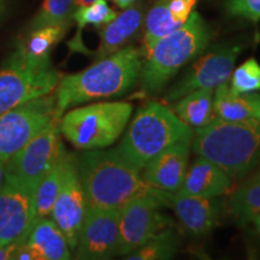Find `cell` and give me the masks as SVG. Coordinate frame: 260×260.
I'll list each match as a JSON object with an SVG mask.
<instances>
[{
    "label": "cell",
    "mask_w": 260,
    "mask_h": 260,
    "mask_svg": "<svg viewBox=\"0 0 260 260\" xmlns=\"http://www.w3.org/2000/svg\"><path fill=\"white\" fill-rule=\"evenodd\" d=\"M144 24V42L140 47L144 57L151 51L155 42L182 25L172 17L169 10V0H155L153 6L148 10Z\"/></svg>",
    "instance_id": "22"
},
{
    "label": "cell",
    "mask_w": 260,
    "mask_h": 260,
    "mask_svg": "<svg viewBox=\"0 0 260 260\" xmlns=\"http://www.w3.org/2000/svg\"><path fill=\"white\" fill-rule=\"evenodd\" d=\"M0 247H2V246H0Z\"/></svg>",
    "instance_id": "38"
},
{
    "label": "cell",
    "mask_w": 260,
    "mask_h": 260,
    "mask_svg": "<svg viewBox=\"0 0 260 260\" xmlns=\"http://www.w3.org/2000/svg\"><path fill=\"white\" fill-rule=\"evenodd\" d=\"M132 112L133 104L125 102L90 104L60 117L59 129L75 148H106L124 132Z\"/></svg>",
    "instance_id": "6"
},
{
    "label": "cell",
    "mask_w": 260,
    "mask_h": 260,
    "mask_svg": "<svg viewBox=\"0 0 260 260\" xmlns=\"http://www.w3.org/2000/svg\"><path fill=\"white\" fill-rule=\"evenodd\" d=\"M233 180L209 159L199 157L190 168L178 194L200 198H218L232 189Z\"/></svg>",
    "instance_id": "17"
},
{
    "label": "cell",
    "mask_w": 260,
    "mask_h": 260,
    "mask_svg": "<svg viewBox=\"0 0 260 260\" xmlns=\"http://www.w3.org/2000/svg\"><path fill=\"white\" fill-rule=\"evenodd\" d=\"M5 162L0 161V186H2L5 178Z\"/></svg>",
    "instance_id": "34"
},
{
    "label": "cell",
    "mask_w": 260,
    "mask_h": 260,
    "mask_svg": "<svg viewBox=\"0 0 260 260\" xmlns=\"http://www.w3.org/2000/svg\"><path fill=\"white\" fill-rule=\"evenodd\" d=\"M50 60H37L19 44L0 69V115L37 98L48 95L61 80Z\"/></svg>",
    "instance_id": "7"
},
{
    "label": "cell",
    "mask_w": 260,
    "mask_h": 260,
    "mask_svg": "<svg viewBox=\"0 0 260 260\" xmlns=\"http://www.w3.org/2000/svg\"><path fill=\"white\" fill-rule=\"evenodd\" d=\"M255 174H256V175H259V176H260V169H259V170H258V171H256V172H255Z\"/></svg>",
    "instance_id": "36"
},
{
    "label": "cell",
    "mask_w": 260,
    "mask_h": 260,
    "mask_svg": "<svg viewBox=\"0 0 260 260\" xmlns=\"http://www.w3.org/2000/svg\"><path fill=\"white\" fill-rule=\"evenodd\" d=\"M162 207L167 206L157 199L140 198L119 210V255H128L172 228L170 220L160 212Z\"/></svg>",
    "instance_id": "12"
},
{
    "label": "cell",
    "mask_w": 260,
    "mask_h": 260,
    "mask_svg": "<svg viewBox=\"0 0 260 260\" xmlns=\"http://www.w3.org/2000/svg\"><path fill=\"white\" fill-rule=\"evenodd\" d=\"M75 10V0H44L30 23L31 30L69 22Z\"/></svg>",
    "instance_id": "27"
},
{
    "label": "cell",
    "mask_w": 260,
    "mask_h": 260,
    "mask_svg": "<svg viewBox=\"0 0 260 260\" xmlns=\"http://www.w3.org/2000/svg\"><path fill=\"white\" fill-rule=\"evenodd\" d=\"M213 96L214 89L194 90L175 102L172 111L190 129L203 128L216 117Z\"/></svg>",
    "instance_id": "21"
},
{
    "label": "cell",
    "mask_w": 260,
    "mask_h": 260,
    "mask_svg": "<svg viewBox=\"0 0 260 260\" xmlns=\"http://www.w3.org/2000/svg\"><path fill=\"white\" fill-rule=\"evenodd\" d=\"M75 249L81 260H106L119 255V210L86 207Z\"/></svg>",
    "instance_id": "13"
},
{
    "label": "cell",
    "mask_w": 260,
    "mask_h": 260,
    "mask_svg": "<svg viewBox=\"0 0 260 260\" xmlns=\"http://www.w3.org/2000/svg\"><path fill=\"white\" fill-rule=\"evenodd\" d=\"M117 16L116 11L106 3V0H95L88 5L79 6L74 10L71 17L79 27V32L87 25L102 27L111 22Z\"/></svg>",
    "instance_id": "28"
},
{
    "label": "cell",
    "mask_w": 260,
    "mask_h": 260,
    "mask_svg": "<svg viewBox=\"0 0 260 260\" xmlns=\"http://www.w3.org/2000/svg\"><path fill=\"white\" fill-rule=\"evenodd\" d=\"M245 220H248V222L254 226L255 233L260 236V214H252V216L247 217Z\"/></svg>",
    "instance_id": "32"
},
{
    "label": "cell",
    "mask_w": 260,
    "mask_h": 260,
    "mask_svg": "<svg viewBox=\"0 0 260 260\" xmlns=\"http://www.w3.org/2000/svg\"><path fill=\"white\" fill-rule=\"evenodd\" d=\"M56 116V95L32 99L0 115V161L8 162Z\"/></svg>",
    "instance_id": "8"
},
{
    "label": "cell",
    "mask_w": 260,
    "mask_h": 260,
    "mask_svg": "<svg viewBox=\"0 0 260 260\" xmlns=\"http://www.w3.org/2000/svg\"><path fill=\"white\" fill-rule=\"evenodd\" d=\"M191 140H182L160 152L141 171L151 187L175 194L181 189L188 170Z\"/></svg>",
    "instance_id": "15"
},
{
    "label": "cell",
    "mask_w": 260,
    "mask_h": 260,
    "mask_svg": "<svg viewBox=\"0 0 260 260\" xmlns=\"http://www.w3.org/2000/svg\"><path fill=\"white\" fill-rule=\"evenodd\" d=\"M95 2V0H75V9L79 8V6H84L88 5L90 3Z\"/></svg>",
    "instance_id": "35"
},
{
    "label": "cell",
    "mask_w": 260,
    "mask_h": 260,
    "mask_svg": "<svg viewBox=\"0 0 260 260\" xmlns=\"http://www.w3.org/2000/svg\"><path fill=\"white\" fill-rule=\"evenodd\" d=\"M37 252L39 260H68L71 249L64 234L53 219H39L31 228L27 241Z\"/></svg>",
    "instance_id": "20"
},
{
    "label": "cell",
    "mask_w": 260,
    "mask_h": 260,
    "mask_svg": "<svg viewBox=\"0 0 260 260\" xmlns=\"http://www.w3.org/2000/svg\"><path fill=\"white\" fill-rule=\"evenodd\" d=\"M115 4L118 6V8L121 9H126L129 8V6H132L134 3L136 2V0H112Z\"/></svg>",
    "instance_id": "33"
},
{
    "label": "cell",
    "mask_w": 260,
    "mask_h": 260,
    "mask_svg": "<svg viewBox=\"0 0 260 260\" xmlns=\"http://www.w3.org/2000/svg\"><path fill=\"white\" fill-rule=\"evenodd\" d=\"M0 10H2V0H0Z\"/></svg>",
    "instance_id": "37"
},
{
    "label": "cell",
    "mask_w": 260,
    "mask_h": 260,
    "mask_svg": "<svg viewBox=\"0 0 260 260\" xmlns=\"http://www.w3.org/2000/svg\"><path fill=\"white\" fill-rule=\"evenodd\" d=\"M142 63L141 48L128 45L81 73L61 77L57 86L56 116L60 119L70 107L129 92L138 82Z\"/></svg>",
    "instance_id": "2"
},
{
    "label": "cell",
    "mask_w": 260,
    "mask_h": 260,
    "mask_svg": "<svg viewBox=\"0 0 260 260\" xmlns=\"http://www.w3.org/2000/svg\"><path fill=\"white\" fill-rule=\"evenodd\" d=\"M86 207L121 210L140 198H152L170 207L171 195L151 187L141 171L129 164L117 149H89L77 160Z\"/></svg>",
    "instance_id": "1"
},
{
    "label": "cell",
    "mask_w": 260,
    "mask_h": 260,
    "mask_svg": "<svg viewBox=\"0 0 260 260\" xmlns=\"http://www.w3.org/2000/svg\"><path fill=\"white\" fill-rule=\"evenodd\" d=\"M59 133V118H53L9 159L5 174L21 178L38 188L40 181L53 168L65 149Z\"/></svg>",
    "instance_id": "10"
},
{
    "label": "cell",
    "mask_w": 260,
    "mask_h": 260,
    "mask_svg": "<svg viewBox=\"0 0 260 260\" xmlns=\"http://www.w3.org/2000/svg\"><path fill=\"white\" fill-rule=\"evenodd\" d=\"M37 187L6 175L0 186V246L27 241L35 223Z\"/></svg>",
    "instance_id": "9"
},
{
    "label": "cell",
    "mask_w": 260,
    "mask_h": 260,
    "mask_svg": "<svg viewBox=\"0 0 260 260\" xmlns=\"http://www.w3.org/2000/svg\"><path fill=\"white\" fill-rule=\"evenodd\" d=\"M68 28H69V22L31 30L27 44H24L28 56L37 60H50L52 48L64 38Z\"/></svg>",
    "instance_id": "24"
},
{
    "label": "cell",
    "mask_w": 260,
    "mask_h": 260,
    "mask_svg": "<svg viewBox=\"0 0 260 260\" xmlns=\"http://www.w3.org/2000/svg\"><path fill=\"white\" fill-rule=\"evenodd\" d=\"M84 212L86 200L81 184L77 159L74 154L68 153L63 182L54 201L51 216L54 223L63 232L71 251H75L77 246Z\"/></svg>",
    "instance_id": "14"
},
{
    "label": "cell",
    "mask_w": 260,
    "mask_h": 260,
    "mask_svg": "<svg viewBox=\"0 0 260 260\" xmlns=\"http://www.w3.org/2000/svg\"><path fill=\"white\" fill-rule=\"evenodd\" d=\"M229 89L233 93H253L260 90V64L255 58H248L233 70L229 79Z\"/></svg>",
    "instance_id": "29"
},
{
    "label": "cell",
    "mask_w": 260,
    "mask_h": 260,
    "mask_svg": "<svg viewBox=\"0 0 260 260\" xmlns=\"http://www.w3.org/2000/svg\"><path fill=\"white\" fill-rule=\"evenodd\" d=\"M193 135V129L167 105L149 102L139 109L116 149L132 167L142 171L164 149L182 140H191Z\"/></svg>",
    "instance_id": "5"
},
{
    "label": "cell",
    "mask_w": 260,
    "mask_h": 260,
    "mask_svg": "<svg viewBox=\"0 0 260 260\" xmlns=\"http://www.w3.org/2000/svg\"><path fill=\"white\" fill-rule=\"evenodd\" d=\"M213 32L198 11L181 27L155 42L144 57L140 86L146 95H157L182 68L200 56L212 40Z\"/></svg>",
    "instance_id": "4"
},
{
    "label": "cell",
    "mask_w": 260,
    "mask_h": 260,
    "mask_svg": "<svg viewBox=\"0 0 260 260\" xmlns=\"http://www.w3.org/2000/svg\"><path fill=\"white\" fill-rule=\"evenodd\" d=\"M67 157L68 152L64 149L53 168L45 175L39 183L37 191H35V223L39 219L46 218L52 212L54 201L57 199L61 182H63Z\"/></svg>",
    "instance_id": "23"
},
{
    "label": "cell",
    "mask_w": 260,
    "mask_h": 260,
    "mask_svg": "<svg viewBox=\"0 0 260 260\" xmlns=\"http://www.w3.org/2000/svg\"><path fill=\"white\" fill-rule=\"evenodd\" d=\"M145 22V14L140 6L123 9L111 22L104 25L100 31V45L95 53V59L100 60L115 52L128 46L141 30Z\"/></svg>",
    "instance_id": "18"
},
{
    "label": "cell",
    "mask_w": 260,
    "mask_h": 260,
    "mask_svg": "<svg viewBox=\"0 0 260 260\" xmlns=\"http://www.w3.org/2000/svg\"><path fill=\"white\" fill-rule=\"evenodd\" d=\"M198 0H169V10L172 17L180 24H183L194 11Z\"/></svg>",
    "instance_id": "31"
},
{
    "label": "cell",
    "mask_w": 260,
    "mask_h": 260,
    "mask_svg": "<svg viewBox=\"0 0 260 260\" xmlns=\"http://www.w3.org/2000/svg\"><path fill=\"white\" fill-rule=\"evenodd\" d=\"M241 51V45L236 44L220 45L212 48L195 61L168 90L164 100L172 104L194 90L216 89L222 83L228 82Z\"/></svg>",
    "instance_id": "11"
},
{
    "label": "cell",
    "mask_w": 260,
    "mask_h": 260,
    "mask_svg": "<svg viewBox=\"0 0 260 260\" xmlns=\"http://www.w3.org/2000/svg\"><path fill=\"white\" fill-rule=\"evenodd\" d=\"M235 216L246 219L252 214H260V176L254 174L234 191L229 201Z\"/></svg>",
    "instance_id": "26"
},
{
    "label": "cell",
    "mask_w": 260,
    "mask_h": 260,
    "mask_svg": "<svg viewBox=\"0 0 260 260\" xmlns=\"http://www.w3.org/2000/svg\"><path fill=\"white\" fill-rule=\"evenodd\" d=\"M228 82L214 89L213 106L216 117L230 122L260 121V94L233 93Z\"/></svg>",
    "instance_id": "19"
},
{
    "label": "cell",
    "mask_w": 260,
    "mask_h": 260,
    "mask_svg": "<svg viewBox=\"0 0 260 260\" xmlns=\"http://www.w3.org/2000/svg\"><path fill=\"white\" fill-rule=\"evenodd\" d=\"M225 11L232 17L247 19L255 24L260 21V0H226Z\"/></svg>",
    "instance_id": "30"
},
{
    "label": "cell",
    "mask_w": 260,
    "mask_h": 260,
    "mask_svg": "<svg viewBox=\"0 0 260 260\" xmlns=\"http://www.w3.org/2000/svg\"><path fill=\"white\" fill-rule=\"evenodd\" d=\"M170 207L174 209L181 226L189 235H207L219 222L220 207L217 198L175 193L171 195Z\"/></svg>",
    "instance_id": "16"
},
{
    "label": "cell",
    "mask_w": 260,
    "mask_h": 260,
    "mask_svg": "<svg viewBox=\"0 0 260 260\" xmlns=\"http://www.w3.org/2000/svg\"><path fill=\"white\" fill-rule=\"evenodd\" d=\"M191 149L233 181L242 180L260 160V121L230 122L214 117L209 124L195 129Z\"/></svg>",
    "instance_id": "3"
},
{
    "label": "cell",
    "mask_w": 260,
    "mask_h": 260,
    "mask_svg": "<svg viewBox=\"0 0 260 260\" xmlns=\"http://www.w3.org/2000/svg\"><path fill=\"white\" fill-rule=\"evenodd\" d=\"M180 241L174 228L165 230L153 239L148 240L141 247L125 255L129 260H167L176 253Z\"/></svg>",
    "instance_id": "25"
}]
</instances>
